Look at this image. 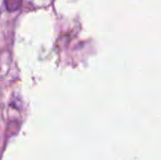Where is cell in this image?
Segmentation results:
<instances>
[{
    "label": "cell",
    "instance_id": "6da1fadb",
    "mask_svg": "<svg viewBox=\"0 0 161 160\" xmlns=\"http://www.w3.org/2000/svg\"><path fill=\"white\" fill-rule=\"evenodd\" d=\"M23 0H4V4L8 11H17L18 9H20Z\"/></svg>",
    "mask_w": 161,
    "mask_h": 160
}]
</instances>
